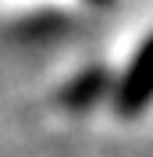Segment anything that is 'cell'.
<instances>
[{"label":"cell","instance_id":"3","mask_svg":"<svg viewBox=\"0 0 153 157\" xmlns=\"http://www.w3.org/2000/svg\"><path fill=\"white\" fill-rule=\"evenodd\" d=\"M64 29H68V21L57 18V14H39V18L21 21V36H29V39H39V32H54V36H61Z\"/></svg>","mask_w":153,"mask_h":157},{"label":"cell","instance_id":"4","mask_svg":"<svg viewBox=\"0 0 153 157\" xmlns=\"http://www.w3.org/2000/svg\"><path fill=\"white\" fill-rule=\"evenodd\" d=\"M89 4H110V0H89Z\"/></svg>","mask_w":153,"mask_h":157},{"label":"cell","instance_id":"1","mask_svg":"<svg viewBox=\"0 0 153 157\" xmlns=\"http://www.w3.org/2000/svg\"><path fill=\"white\" fill-rule=\"evenodd\" d=\"M146 104H153V36L139 47L132 68L121 75L114 89V107L125 118H135Z\"/></svg>","mask_w":153,"mask_h":157},{"label":"cell","instance_id":"2","mask_svg":"<svg viewBox=\"0 0 153 157\" xmlns=\"http://www.w3.org/2000/svg\"><path fill=\"white\" fill-rule=\"evenodd\" d=\"M107 86H110V75L93 64V68H86L82 75H75L64 89H61V104L71 107V111H89L96 100L107 93Z\"/></svg>","mask_w":153,"mask_h":157}]
</instances>
